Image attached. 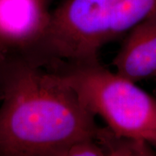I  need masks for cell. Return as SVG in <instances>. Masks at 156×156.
<instances>
[{
  "mask_svg": "<svg viewBox=\"0 0 156 156\" xmlns=\"http://www.w3.org/2000/svg\"><path fill=\"white\" fill-rule=\"evenodd\" d=\"M0 156H64L95 139V116L73 89L23 56L0 61Z\"/></svg>",
  "mask_w": 156,
  "mask_h": 156,
  "instance_id": "cell-1",
  "label": "cell"
},
{
  "mask_svg": "<svg viewBox=\"0 0 156 156\" xmlns=\"http://www.w3.org/2000/svg\"><path fill=\"white\" fill-rule=\"evenodd\" d=\"M73 89L95 116L114 133L147 142L156 151V98L136 83L91 62H60L46 68Z\"/></svg>",
  "mask_w": 156,
  "mask_h": 156,
  "instance_id": "cell-2",
  "label": "cell"
},
{
  "mask_svg": "<svg viewBox=\"0 0 156 156\" xmlns=\"http://www.w3.org/2000/svg\"><path fill=\"white\" fill-rule=\"evenodd\" d=\"M46 0H0V48L6 54H28L50 25Z\"/></svg>",
  "mask_w": 156,
  "mask_h": 156,
  "instance_id": "cell-3",
  "label": "cell"
},
{
  "mask_svg": "<svg viewBox=\"0 0 156 156\" xmlns=\"http://www.w3.org/2000/svg\"><path fill=\"white\" fill-rule=\"evenodd\" d=\"M116 73L134 83L156 77V12L124 36L113 59Z\"/></svg>",
  "mask_w": 156,
  "mask_h": 156,
  "instance_id": "cell-4",
  "label": "cell"
},
{
  "mask_svg": "<svg viewBox=\"0 0 156 156\" xmlns=\"http://www.w3.org/2000/svg\"><path fill=\"white\" fill-rule=\"evenodd\" d=\"M95 141L107 156H155L156 151L145 140L118 135L108 128L98 127Z\"/></svg>",
  "mask_w": 156,
  "mask_h": 156,
  "instance_id": "cell-5",
  "label": "cell"
},
{
  "mask_svg": "<svg viewBox=\"0 0 156 156\" xmlns=\"http://www.w3.org/2000/svg\"><path fill=\"white\" fill-rule=\"evenodd\" d=\"M105 156L103 148L95 140H85L74 143L64 156Z\"/></svg>",
  "mask_w": 156,
  "mask_h": 156,
  "instance_id": "cell-6",
  "label": "cell"
},
{
  "mask_svg": "<svg viewBox=\"0 0 156 156\" xmlns=\"http://www.w3.org/2000/svg\"><path fill=\"white\" fill-rule=\"evenodd\" d=\"M5 56H6V54L1 49V48H0V61L2 60L3 58L5 57Z\"/></svg>",
  "mask_w": 156,
  "mask_h": 156,
  "instance_id": "cell-7",
  "label": "cell"
},
{
  "mask_svg": "<svg viewBox=\"0 0 156 156\" xmlns=\"http://www.w3.org/2000/svg\"><path fill=\"white\" fill-rule=\"evenodd\" d=\"M46 1H47V2H48V3H49V2H51V1H52V0H46Z\"/></svg>",
  "mask_w": 156,
  "mask_h": 156,
  "instance_id": "cell-8",
  "label": "cell"
},
{
  "mask_svg": "<svg viewBox=\"0 0 156 156\" xmlns=\"http://www.w3.org/2000/svg\"><path fill=\"white\" fill-rule=\"evenodd\" d=\"M155 79H156V77H155Z\"/></svg>",
  "mask_w": 156,
  "mask_h": 156,
  "instance_id": "cell-9",
  "label": "cell"
}]
</instances>
